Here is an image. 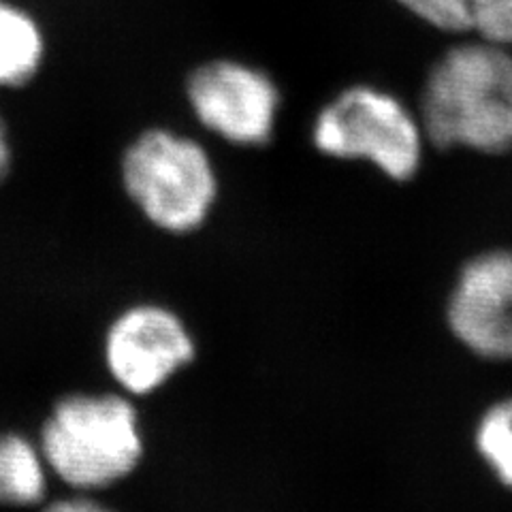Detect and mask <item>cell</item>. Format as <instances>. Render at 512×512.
Instances as JSON below:
<instances>
[{
	"instance_id": "6da1fadb",
	"label": "cell",
	"mask_w": 512,
	"mask_h": 512,
	"mask_svg": "<svg viewBox=\"0 0 512 512\" xmlns=\"http://www.w3.org/2000/svg\"><path fill=\"white\" fill-rule=\"evenodd\" d=\"M419 118L431 146L478 154L512 150V47L461 41L431 64Z\"/></svg>"
},
{
	"instance_id": "7a4b0ae2",
	"label": "cell",
	"mask_w": 512,
	"mask_h": 512,
	"mask_svg": "<svg viewBox=\"0 0 512 512\" xmlns=\"http://www.w3.org/2000/svg\"><path fill=\"white\" fill-rule=\"evenodd\" d=\"M314 148L329 158L363 160L384 178L408 182L423 165L425 131L419 114L389 90L357 84L320 107Z\"/></svg>"
},
{
	"instance_id": "3957f363",
	"label": "cell",
	"mask_w": 512,
	"mask_h": 512,
	"mask_svg": "<svg viewBox=\"0 0 512 512\" xmlns=\"http://www.w3.org/2000/svg\"><path fill=\"white\" fill-rule=\"evenodd\" d=\"M143 442L135 408L118 395H73L54 408L41 457L75 489H101L131 474Z\"/></svg>"
},
{
	"instance_id": "277c9868",
	"label": "cell",
	"mask_w": 512,
	"mask_h": 512,
	"mask_svg": "<svg viewBox=\"0 0 512 512\" xmlns=\"http://www.w3.org/2000/svg\"><path fill=\"white\" fill-rule=\"evenodd\" d=\"M128 195L160 229H197L216 201L212 160L197 141L171 131L143 133L122 160Z\"/></svg>"
},
{
	"instance_id": "5b68a950",
	"label": "cell",
	"mask_w": 512,
	"mask_h": 512,
	"mask_svg": "<svg viewBox=\"0 0 512 512\" xmlns=\"http://www.w3.org/2000/svg\"><path fill=\"white\" fill-rule=\"evenodd\" d=\"M199 122L235 146H265L276 131L282 96L265 71L239 60H214L188 79Z\"/></svg>"
},
{
	"instance_id": "8992f818",
	"label": "cell",
	"mask_w": 512,
	"mask_h": 512,
	"mask_svg": "<svg viewBox=\"0 0 512 512\" xmlns=\"http://www.w3.org/2000/svg\"><path fill=\"white\" fill-rule=\"evenodd\" d=\"M446 325L472 355L512 363V250L480 252L461 267L446 299Z\"/></svg>"
},
{
	"instance_id": "52a82bcc",
	"label": "cell",
	"mask_w": 512,
	"mask_h": 512,
	"mask_svg": "<svg viewBox=\"0 0 512 512\" xmlns=\"http://www.w3.org/2000/svg\"><path fill=\"white\" fill-rule=\"evenodd\" d=\"M105 357L126 391L146 395L192 361L195 344L178 316L141 306L122 314L109 329Z\"/></svg>"
},
{
	"instance_id": "ba28073f",
	"label": "cell",
	"mask_w": 512,
	"mask_h": 512,
	"mask_svg": "<svg viewBox=\"0 0 512 512\" xmlns=\"http://www.w3.org/2000/svg\"><path fill=\"white\" fill-rule=\"evenodd\" d=\"M423 24L512 47V0H395Z\"/></svg>"
},
{
	"instance_id": "9c48e42d",
	"label": "cell",
	"mask_w": 512,
	"mask_h": 512,
	"mask_svg": "<svg viewBox=\"0 0 512 512\" xmlns=\"http://www.w3.org/2000/svg\"><path fill=\"white\" fill-rule=\"evenodd\" d=\"M45 56L43 32L30 13L0 0V88H20L37 75Z\"/></svg>"
},
{
	"instance_id": "30bf717a",
	"label": "cell",
	"mask_w": 512,
	"mask_h": 512,
	"mask_svg": "<svg viewBox=\"0 0 512 512\" xmlns=\"http://www.w3.org/2000/svg\"><path fill=\"white\" fill-rule=\"evenodd\" d=\"M43 457L22 436L0 438V504L30 506L43 500Z\"/></svg>"
},
{
	"instance_id": "8fae6325",
	"label": "cell",
	"mask_w": 512,
	"mask_h": 512,
	"mask_svg": "<svg viewBox=\"0 0 512 512\" xmlns=\"http://www.w3.org/2000/svg\"><path fill=\"white\" fill-rule=\"evenodd\" d=\"M474 446L498 483L512 489V395L480 414L474 429Z\"/></svg>"
},
{
	"instance_id": "7c38bea8",
	"label": "cell",
	"mask_w": 512,
	"mask_h": 512,
	"mask_svg": "<svg viewBox=\"0 0 512 512\" xmlns=\"http://www.w3.org/2000/svg\"><path fill=\"white\" fill-rule=\"evenodd\" d=\"M41 512H114V510L90 498H69V500H58Z\"/></svg>"
},
{
	"instance_id": "4fadbf2b",
	"label": "cell",
	"mask_w": 512,
	"mask_h": 512,
	"mask_svg": "<svg viewBox=\"0 0 512 512\" xmlns=\"http://www.w3.org/2000/svg\"><path fill=\"white\" fill-rule=\"evenodd\" d=\"M9 167H11V148H9V139H7L3 118H0V182L5 180V175L9 173Z\"/></svg>"
}]
</instances>
